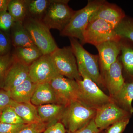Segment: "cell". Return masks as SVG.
Wrapping results in <instances>:
<instances>
[{
    "instance_id": "obj_1",
    "label": "cell",
    "mask_w": 133,
    "mask_h": 133,
    "mask_svg": "<svg viewBox=\"0 0 133 133\" xmlns=\"http://www.w3.org/2000/svg\"><path fill=\"white\" fill-rule=\"evenodd\" d=\"M71 47L76 57L79 72L82 78L87 77L98 86H105L99 71V56L87 51L76 38H70Z\"/></svg>"
},
{
    "instance_id": "obj_2",
    "label": "cell",
    "mask_w": 133,
    "mask_h": 133,
    "mask_svg": "<svg viewBox=\"0 0 133 133\" xmlns=\"http://www.w3.org/2000/svg\"><path fill=\"white\" fill-rule=\"evenodd\" d=\"M96 113V109L73 101L65 107L60 122L68 132H74L87 125L94 118Z\"/></svg>"
},
{
    "instance_id": "obj_3",
    "label": "cell",
    "mask_w": 133,
    "mask_h": 133,
    "mask_svg": "<svg viewBox=\"0 0 133 133\" xmlns=\"http://www.w3.org/2000/svg\"><path fill=\"white\" fill-rule=\"evenodd\" d=\"M104 1H89L82 9L75 11L70 22L60 34L63 36L78 39L82 43L83 34L92 15L98 9Z\"/></svg>"
},
{
    "instance_id": "obj_4",
    "label": "cell",
    "mask_w": 133,
    "mask_h": 133,
    "mask_svg": "<svg viewBox=\"0 0 133 133\" xmlns=\"http://www.w3.org/2000/svg\"><path fill=\"white\" fill-rule=\"evenodd\" d=\"M23 23L34 44L43 55L51 54L58 48L50 29L41 21L26 17Z\"/></svg>"
},
{
    "instance_id": "obj_5",
    "label": "cell",
    "mask_w": 133,
    "mask_h": 133,
    "mask_svg": "<svg viewBox=\"0 0 133 133\" xmlns=\"http://www.w3.org/2000/svg\"><path fill=\"white\" fill-rule=\"evenodd\" d=\"M68 0H51L42 21L49 29L63 31L68 24L75 11L68 5Z\"/></svg>"
},
{
    "instance_id": "obj_6",
    "label": "cell",
    "mask_w": 133,
    "mask_h": 133,
    "mask_svg": "<svg viewBox=\"0 0 133 133\" xmlns=\"http://www.w3.org/2000/svg\"><path fill=\"white\" fill-rule=\"evenodd\" d=\"M79 86L78 101L83 104L97 109L105 104L114 101L101 90L92 80L85 77L76 81Z\"/></svg>"
},
{
    "instance_id": "obj_7",
    "label": "cell",
    "mask_w": 133,
    "mask_h": 133,
    "mask_svg": "<svg viewBox=\"0 0 133 133\" xmlns=\"http://www.w3.org/2000/svg\"><path fill=\"white\" fill-rule=\"evenodd\" d=\"M120 38L111 24L103 20L96 19L88 23L83 34L82 44H90L96 47L105 42L119 41Z\"/></svg>"
},
{
    "instance_id": "obj_8",
    "label": "cell",
    "mask_w": 133,
    "mask_h": 133,
    "mask_svg": "<svg viewBox=\"0 0 133 133\" xmlns=\"http://www.w3.org/2000/svg\"><path fill=\"white\" fill-rule=\"evenodd\" d=\"M50 55L60 75L76 81L82 79L79 72L76 57L71 46L58 48Z\"/></svg>"
},
{
    "instance_id": "obj_9",
    "label": "cell",
    "mask_w": 133,
    "mask_h": 133,
    "mask_svg": "<svg viewBox=\"0 0 133 133\" xmlns=\"http://www.w3.org/2000/svg\"><path fill=\"white\" fill-rule=\"evenodd\" d=\"M49 83L55 91L58 104L66 107L73 101H78L79 86L76 80L60 75Z\"/></svg>"
},
{
    "instance_id": "obj_10",
    "label": "cell",
    "mask_w": 133,
    "mask_h": 133,
    "mask_svg": "<svg viewBox=\"0 0 133 133\" xmlns=\"http://www.w3.org/2000/svg\"><path fill=\"white\" fill-rule=\"evenodd\" d=\"M59 75L50 54L42 55L29 66V77L37 84L50 83Z\"/></svg>"
},
{
    "instance_id": "obj_11",
    "label": "cell",
    "mask_w": 133,
    "mask_h": 133,
    "mask_svg": "<svg viewBox=\"0 0 133 133\" xmlns=\"http://www.w3.org/2000/svg\"><path fill=\"white\" fill-rule=\"evenodd\" d=\"M130 114L114 101L96 109L94 122L97 127L102 131L117 122L129 118Z\"/></svg>"
},
{
    "instance_id": "obj_12",
    "label": "cell",
    "mask_w": 133,
    "mask_h": 133,
    "mask_svg": "<svg viewBox=\"0 0 133 133\" xmlns=\"http://www.w3.org/2000/svg\"><path fill=\"white\" fill-rule=\"evenodd\" d=\"M96 47L98 51L99 62L103 77L110 66L118 59L122 46L119 41H110L102 43Z\"/></svg>"
},
{
    "instance_id": "obj_13",
    "label": "cell",
    "mask_w": 133,
    "mask_h": 133,
    "mask_svg": "<svg viewBox=\"0 0 133 133\" xmlns=\"http://www.w3.org/2000/svg\"><path fill=\"white\" fill-rule=\"evenodd\" d=\"M29 75L28 65L14 58L5 77L3 89L7 91L11 90L23 83Z\"/></svg>"
},
{
    "instance_id": "obj_14",
    "label": "cell",
    "mask_w": 133,
    "mask_h": 133,
    "mask_svg": "<svg viewBox=\"0 0 133 133\" xmlns=\"http://www.w3.org/2000/svg\"><path fill=\"white\" fill-rule=\"evenodd\" d=\"M124 17L121 10L116 5L104 1L91 16L89 22L101 19L108 23L115 29L124 19Z\"/></svg>"
},
{
    "instance_id": "obj_15",
    "label": "cell",
    "mask_w": 133,
    "mask_h": 133,
    "mask_svg": "<svg viewBox=\"0 0 133 133\" xmlns=\"http://www.w3.org/2000/svg\"><path fill=\"white\" fill-rule=\"evenodd\" d=\"M122 70L121 65L118 59L103 76L105 86L108 89L112 98L119 92L125 84Z\"/></svg>"
},
{
    "instance_id": "obj_16",
    "label": "cell",
    "mask_w": 133,
    "mask_h": 133,
    "mask_svg": "<svg viewBox=\"0 0 133 133\" xmlns=\"http://www.w3.org/2000/svg\"><path fill=\"white\" fill-rule=\"evenodd\" d=\"M66 107L57 104H50L36 107L38 115L47 127L60 121Z\"/></svg>"
},
{
    "instance_id": "obj_17",
    "label": "cell",
    "mask_w": 133,
    "mask_h": 133,
    "mask_svg": "<svg viewBox=\"0 0 133 133\" xmlns=\"http://www.w3.org/2000/svg\"><path fill=\"white\" fill-rule=\"evenodd\" d=\"M30 102L36 107L47 104H57L56 94L49 83L37 85Z\"/></svg>"
},
{
    "instance_id": "obj_18",
    "label": "cell",
    "mask_w": 133,
    "mask_h": 133,
    "mask_svg": "<svg viewBox=\"0 0 133 133\" xmlns=\"http://www.w3.org/2000/svg\"><path fill=\"white\" fill-rule=\"evenodd\" d=\"M11 40L14 48L29 47L35 45L23 22H15L11 30Z\"/></svg>"
},
{
    "instance_id": "obj_19",
    "label": "cell",
    "mask_w": 133,
    "mask_h": 133,
    "mask_svg": "<svg viewBox=\"0 0 133 133\" xmlns=\"http://www.w3.org/2000/svg\"><path fill=\"white\" fill-rule=\"evenodd\" d=\"M10 107L24 122L29 124L41 122L36 107L30 102L19 103L14 101Z\"/></svg>"
},
{
    "instance_id": "obj_20",
    "label": "cell",
    "mask_w": 133,
    "mask_h": 133,
    "mask_svg": "<svg viewBox=\"0 0 133 133\" xmlns=\"http://www.w3.org/2000/svg\"><path fill=\"white\" fill-rule=\"evenodd\" d=\"M37 85L33 83L29 77L23 83L9 91L12 99L16 102H30Z\"/></svg>"
},
{
    "instance_id": "obj_21",
    "label": "cell",
    "mask_w": 133,
    "mask_h": 133,
    "mask_svg": "<svg viewBox=\"0 0 133 133\" xmlns=\"http://www.w3.org/2000/svg\"><path fill=\"white\" fill-rule=\"evenodd\" d=\"M12 53L15 59L29 66L43 55L36 45L15 48Z\"/></svg>"
},
{
    "instance_id": "obj_22",
    "label": "cell",
    "mask_w": 133,
    "mask_h": 133,
    "mask_svg": "<svg viewBox=\"0 0 133 133\" xmlns=\"http://www.w3.org/2000/svg\"><path fill=\"white\" fill-rule=\"evenodd\" d=\"M112 99L115 102H116L119 105L120 107L130 114H132L133 82L125 83L120 90Z\"/></svg>"
},
{
    "instance_id": "obj_23",
    "label": "cell",
    "mask_w": 133,
    "mask_h": 133,
    "mask_svg": "<svg viewBox=\"0 0 133 133\" xmlns=\"http://www.w3.org/2000/svg\"><path fill=\"white\" fill-rule=\"evenodd\" d=\"M51 2V0H27L26 17L42 21Z\"/></svg>"
},
{
    "instance_id": "obj_24",
    "label": "cell",
    "mask_w": 133,
    "mask_h": 133,
    "mask_svg": "<svg viewBox=\"0 0 133 133\" xmlns=\"http://www.w3.org/2000/svg\"><path fill=\"white\" fill-rule=\"evenodd\" d=\"M7 11L15 22H23L27 17V0H10Z\"/></svg>"
},
{
    "instance_id": "obj_25",
    "label": "cell",
    "mask_w": 133,
    "mask_h": 133,
    "mask_svg": "<svg viewBox=\"0 0 133 133\" xmlns=\"http://www.w3.org/2000/svg\"><path fill=\"white\" fill-rule=\"evenodd\" d=\"M115 31L120 37H124L133 41V21L124 19L115 28Z\"/></svg>"
},
{
    "instance_id": "obj_26",
    "label": "cell",
    "mask_w": 133,
    "mask_h": 133,
    "mask_svg": "<svg viewBox=\"0 0 133 133\" xmlns=\"http://www.w3.org/2000/svg\"><path fill=\"white\" fill-rule=\"evenodd\" d=\"M0 122L11 124H26L10 107L6 108L0 112Z\"/></svg>"
},
{
    "instance_id": "obj_27",
    "label": "cell",
    "mask_w": 133,
    "mask_h": 133,
    "mask_svg": "<svg viewBox=\"0 0 133 133\" xmlns=\"http://www.w3.org/2000/svg\"><path fill=\"white\" fill-rule=\"evenodd\" d=\"M14 60L13 55L10 52L0 56V89L3 88L5 77Z\"/></svg>"
},
{
    "instance_id": "obj_28",
    "label": "cell",
    "mask_w": 133,
    "mask_h": 133,
    "mask_svg": "<svg viewBox=\"0 0 133 133\" xmlns=\"http://www.w3.org/2000/svg\"><path fill=\"white\" fill-rule=\"evenodd\" d=\"M121 60L127 71L133 75V50L122 46L121 47Z\"/></svg>"
},
{
    "instance_id": "obj_29",
    "label": "cell",
    "mask_w": 133,
    "mask_h": 133,
    "mask_svg": "<svg viewBox=\"0 0 133 133\" xmlns=\"http://www.w3.org/2000/svg\"><path fill=\"white\" fill-rule=\"evenodd\" d=\"M15 21L8 11L0 12V30L9 34Z\"/></svg>"
},
{
    "instance_id": "obj_30",
    "label": "cell",
    "mask_w": 133,
    "mask_h": 133,
    "mask_svg": "<svg viewBox=\"0 0 133 133\" xmlns=\"http://www.w3.org/2000/svg\"><path fill=\"white\" fill-rule=\"evenodd\" d=\"M12 45L11 38L9 34L0 30V56L10 52Z\"/></svg>"
},
{
    "instance_id": "obj_31",
    "label": "cell",
    "mask_w": 133,
    "mask_h": 133,
    "mask_svg": "<svg viewBox=\"0 0 133 133\" xmlns=\"http://www.w3.org/2000/svg\"><path fill=\"white\" fill-rule=\"evenodd\" d=\"M28 124H11L0 122V133H19Z\"/></svg>"
},
{
    "instance_id": "obj_32",
    "label": "cell",
    "mask_w": 133,
    "mask_h": 133,
    "mask_svg": "<svg viewBox=\"0 0 133 133\" xmlns=\"http://www.w3.org/2000/svg\"><path fill=\"white\" fill-rule=\"evenodd\" d=\"M47 127V124L42 122L28 124L19 133H43Z\"/></svg>"
},
{
    "instance_id": "obj_33",
    "label": "cell",
    "mask_w": 133,
    "mask_h": 133,
    "mask_svg": "<svg viewBox=\"0 0 133 133\" xmlns=\"http://www.w3.org/2000/svg\"><path fill=\"white\" fill-rule=\"evenodd\" d=\"M13 101L9 91L0 89V112L6 108L10 107Z\"/></svg>"
},
{
    "instance_id": "obj_34",
    "label": "cell",
    "mask_w": 133,
    "mask_h": 133,
    "mask_svg": "<svg viewBox=\"0 0 133 133\" xmlns=\"http://www.w3.org/2000/svg\"><path fill=\"white\" fill-rule=\"evenodd\" d=\"M129 121V118H127L115 122L109 128L106 133H122Z\"/></svg>"
},
{
    "instance_id": "obj_35",
    "label": "cell",
    "mask_w": 133,
    "mask_h": 133,
    "mask_svg": "<svg viewBox=\"0 0 133 133\" xmlns=\"http://www.w3.org/2000/svg\"><path fill=\"white\" fill-rule=\"evenodd\" d=\"M101 131L95 125L94 118L83 128L74 132L68 131V133H99Z\"/></svg>"
},
{
    "instance_id": "obj_36",
    "label": "cell",
    "mask_w": 133,
    "mask_h": 133,
    "mask_svg": "<svg viewBox=\"0 0 133 133\" xmlns=\"http://www.w3.org/2000/svg\"><path fill=\"white\" fill-rule=\"evenodd\" d=\"M43 133H66V129L61 122L47 127Z\"/></svg>"
},
{
    "instance_id": "obj_37",
    "label": "cell",
    "mask_w": 133,
    "mask_h": 133,
    "mask_svg": "<svg viewBox=\"0 0 133 133\" xmlns=\"http://www.w3.org/2000/svg\"><path fill=\"white\" fill-rule=\"evenodd\" d=\"M10 0H0V12L7 11L8 5Z\"/></svg>"
},
{
    "instance_id": "obj_38",
    "label": "cell",
    "mask_w": 133,
    "mask_h": 133,
    "mask_svg": "<svg viewBox=\"0 0 133 133\" xmlns=\"http://www.w3.org/2000/svg\"><path fill=\"white\" fill-rule=\"evenodd\" d=\"M101 133V132H100V133Z\"/></svg>"
}]
</instances>
